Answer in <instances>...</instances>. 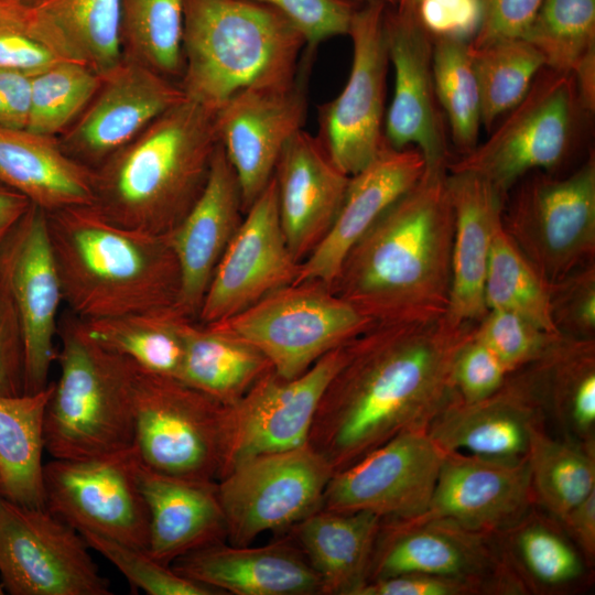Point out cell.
<instances>
[{
	"instance_id": "cell-1",
	"label": "cell",
	"mask_w": 595,
	"mask_h": 595,
	"mask_svg": "<svg viewBox=\"0 0 595 595\" xmlns=\"http://www.w3.org/2000/svg\"><path fill=\"white\" fill-rule=\"evenodd\" d=\"M474 327L454 325L445 314L374 324L349 342L307 443L336 473L401 432L428 430L458 397L454 364Z\"/></svg>"
},
{
	"instance_id": "cell-2",
	"label": "cell",
	"mask_w": 595,
	"mask_h": 595,
	"mask_svg": "<svg viewBox=\"0 0 595 595\" xmlns=\"http://www.w3.org/2000/svg\"><path fill=\"white\" fill-rule=\"evenodd\" d=\"M447 170H425L347 253L328 289L375 323L446 313L454 213Z\"/></svg>"
},
{
	"instance_id": "cell-3",
	"label": "cell",
	"mask_w": 595,
	"mask_h": 595,
	"mask_svg": "<svg viewBox=\"0 0 595 595\" xmlns=\"http://www.w3.org/2000/svg\"><path fill=\"white\" fill-rule=\"evenodd\" d=\"M63 303L84 322L176 306L180 270L169 235L120 226L94 205L47 213Z\"/></svg>"
},
{
	"instance_id": "cell-4",
	"label": "cell",
	"mask_w": 595,
	"mask_h": 595,
	"mask_svg": "<svg viewBox=\"0 0 595 595\" xmlns=\"http://www.w3.org/2000/svg\"><path fill=\"white\" fill-rule=\"evenodd\" d=\"M215 115L188 99L95 170L94 206L111 221L169 235L201 195L218 145Z\"/></svg>"
},
{
	"instance_id": "cell-5",
	"label": "cell",
	"mask_w": 595,
	"mask_h": 595,
	"mask_svg": "<svg viewBox=\"0 0 595 595\" xmlns=\"http://www.w3.org/2000/svg\"><path fill=\"white\" fill-rule=\"evenodd\" d=\"M306 41L273 8L252 0H184L181 88L216 112L237 93L292 82Z\"/></svg>"
},
{
	"instance_id": "cell-6",
	"label": "cell",
	"mask_w": 595,
	"mask_h": 595,
	"mask_svg": "<svg viewBox=\"0 0 595 595\" xmlns=\"http://www.w3.org/2000/svg\"><path fill=\"white\" fill-rule=\"evenodd\" d=\"M61 372L44 420L53 458L88 459L133 446V394L139 366L88 336L69 313L58 325Z\"/></svg>"
},
{
	"instance_id": "cell-7",
	"label": "cell",
	"mask_w": 595,
	"mask_h": 595,
	"mask_svg": "<svg viewBox=\"0 0 595 595\" xmlns=\"http://www.w3.org/2000/svg\"><path fill=\"white\" fill-rule=\"evenodd\" d=\"M374 324L326 284L310 281L281 288L209 326L251 345L277 375L291 379Z\"/></svg>"
},
{
	"instance_id": "cell-8",
	"label": "cell",
	"mask_w": 595,
	"mask_h": 595,
	"mask_svg": "<svg viewBox=\"0 0 595 595\" xmlns=\"http://www.w3.org/2000/svg\"><path fill=\"white\" fill-rule=\"evenodd\" d=\"M133 448L155 472L218 482L224 463L225 404L180 379L139 368Z\"/></svg>"
},
{
	"instance_id": "cell-9",
	"label": "cell",
	"mask_w": 595,
	"mask_h": 595,
	"mask_svg": "<svg viewBox=\"0 0 595 595\" xmlns=\"http://www.w3.org/2000/svg\"><path fill=\"white\" fill-rule=\"evenodd\" d=\"M502 227L542 279L553 284L594 261L595 158L571 175L544 172L527 176L508 209Z\"/></svg>"
},
{
	"instance_id": "cell-10",
	"label": "cell",
	"mask_w": 595,
	"mask_h": 595,
	"mask_svg": "<svg viewBox=\"0 0 595 595\" xmlns=\"http://www.w3.org/2000/svg\"><path fill=\"white\" fill-rule=\"evenodd\" d=\"M577 110L582 109L573 75L547 68L489 138L450 162L447 171L478 174L506 196L529 172L549 171L561 163L571 145Z\"/></svg>"
},
{
	"instance_id": "cell-11",
	"label": "cell",
	"mask_w": 595,
	"mask_h": 595,
	"mask_svg": "<svg viewBox=\"0 0 595 595\" xmlns=\"http://www.w3.org/2000/svg\"><path fill=\"white\" fill-rule=\"evenodd\" d=\"M333 474L309 443L237 464L217 482L226 541L249 545L264 532L289 530L321 509Z\"/></svg>"
},
{
	"instance_id": "cell-12",
	"label": "cell",
	"mask_w": 595,
	"mask_h": 595,
	"mask_svg": "<svg viewBox=\"0 0 595 595\" xmlns=\"http://www.w3.org/2000/svg\"><path fill=\"white\" fill-rule=\"evenodd\" d=\"M73 527L46 507L0 497V578L12 595H110V582Z\"/></svg>"
},
{
	"instance_id": "cell-13",
	"label": "cell",
	"mask_w": 595,
	"mask_h": 595,
	"mask_svg": "<svg viewBox=\"0 0 595 595\" xmlns=\"http://www.w3.org/2000/svg\"><path fill=\"white\" fill-rule=\"evenodd\" d=\"M402 574L461 580L480 594H526L494 533L442 519H382L367 583Z\"/></svg>"
},
{
	"instance_id": "cell-14",
	"label": "cell",
	"mask_w": 595,
	"mask_h": 595,
	"mask_svg": "<svg viewBox=\"0 0 595 595\" xmlns=\"http://www.w3.org/2000/svg\"><path fill=\"white\" fill-rule=\"evenodd\" d=\"M132 447L88 459L44 465L45 507L78 532L147 550L149 511Z\"/></svg>"
},
{
	"instance_id": "cell-15",
	"label": "cell",
	"mask_w": 595,
	"mask_h": 595,
	"mask_svg": "<svg viewBox=\"0 0 595 595\" xmlns=\"http://www.w3.org/2000/svg\"><path fill=\"white\" fill-rule=\"evenodd\" d=\"M386 7L365 2L356 8L348 32L353 43L349 76L343 90L318 108L316 137L335 165L349 176L369 164L386 142Z\"/></svg>"
},
{
	"instance_id": "cell-16",
	"label": "cell",
	"mask_w": 595,
	"mask_h": 595,
	"mask_svg": "<svg viewBox=\"0 0 595 595\" xmlns=\"http://www.w3.org/2000/svg\"><path fill=\"white\" fill-rule=\"evenodd\" d=\"M348 345L349 342L328 351L291 379L280 377L271 368L239 400L225 405L220 478L242 461L307 443L320 401L344 365Z\"/></svg>"
},
{
	"instance_id": "cell-17",
	"label": "cell",
	"mask_w": 595,
	"mask_h": 595,
	"mask_svg": "<svg viewBox=\"0 0 595 595\" xmlns=\"http://www.w3.org/2000/svg\"><path fill=\"white\" fill-rule=\"evenodd\" d=\"M0 285L8 295L23 346V393L48 386L57 359L61 282L47 228V213L32 204L0 251Z\"/></svg>"
},
{
	"instance_id": "cell-18",
	"label": "cell",
	"mask_w": 595,
	"mask_h": 595,
	"mask_svg": "<svg viewBox=\"0 0 595 595\" xmlns=\"http://www.w3.org/2000/svg\"><path fill=\"white\" fill-rule=\"evenodd\" d=\"M314 56L315 48L306 47L292 82L244 89L216 111L218 142L237 175L244 213L271 181L284 145L303 129Z\"/></svg>"
},
{
	"instance_id": "cell-19",
	"label": "cell",
	"mask_w": 595,
	"mask_h": 595,
	"mask_svg": "<svg viewBox=\"0 0 595 595\" xmlns=\"http://www.w3.org/2000/svg\"><path fill=\"white\" fill-rule=\"evenodd\" d=\"M445 452L425 429L404 431L331 477L322 509L411 520L429 508Z\"/></svg>"
},
{
	"instance_id": "cell-20",
	"label": "cell",
	"mask_w": 595,
	"mask_h": 595,
	"mask_svg": "<svg viewBox=\"0 0 595 595\" xmlns=\"http://www.w3.org/2000/svg\"><path fill=\"white\" fill-rule=\"evenodd\" d=\"M299 268L281 227L272 176L245 212L220 258L196 322L209 325L240 313L268 294L293 284Z\"/></svg>"
},
{
	"instance_id": "cell-21",
	"label": "cell",
	"mask_w": 595,
	"mask_h": 595,
	"mask_svg": "<svg viewBox=\"0 0 595 595\" xmlns=\"http://www.w3.org/2000/svg\"><path fill=\"white\" fill-rule=\"evenodd\" d=\"M185 99L181 86L171 78L122 54L113 67L101 74L97 93L61 144L80 163L99 166Z\"/></svg>"
},
{
	"instance_id": "cell-22",
	"label": "cell",
	"mask_w": 595,
	"mask_h": 595,
	"mask_svg": "<svg viewBox=\"0 0 595 595\" xmlns=\"http://www.w3.org/2000/svg\"><path fill=\"white\" fill-rule=\"evenodd\" d=\"M383 32L389 64L394 72L393 95L385 117V140L394 149H418L425 170H447L444 115L433 79V41L391 7H386L383 12Z\"/></svg>"
},
{
	"instance_id": "cell-23",
	"label": "cell",
	"mask_w": 595,
	"mask_h": 595,
	"mask_svg": "<svg viewBox=\"0 0 595 595\" xmlns=\"http://www.w3.org/2000/svg\"><path fill=\"white\" fill-rule=\"evenodd\" d=\"M534 506L527 457L445 452L429 508L414 520L442 519L472 531L497 533Z\"/></svg>"
},
{
	"instance_id": "cell-24",
	"label": "cell",
	"mask_w": 595,
	"mask_h": 595,
	"mask_svg": "<svg viewBox=\"0 0 595 595\" xmlns=\"http://www.w3.org/2000/svg\"><path fill=\"white\" fill-rule=\"evenodd\" d=\"M545 407L533 364L509 374L491 396L458 397L430 423L428 433L444 452L500 459L526 457L532 426L544 423Z\"/></svg>"
},
{
	"instance_id": "cell-25",
	"label": "cell",
	"mask_w": 595,
	"mask_h": 595,
	"mask_svg": "<svg viewBox=\"0 0 595 595\" xmlns=\"http://www.w3.org/2000/svg\"><path fill=\"white\" fill-rule=\"evenodd\" d=\"M244 214L237 175L218 143L201 195L169 234L180 270L176 307L187 317L197 320L215 269Z\"/></svg>"
},
{
	"instance_id": "cell-26",
	"label": "cell",
	"mask_w": 595,
	"mask_h": 595,
	"mask_svg": "<svg viewBox=\"0 0 595 595\" xmlns=\"http://www.w3.org/2000/svg\"><path fill=\"white\" fill-rule=\"evenodd\" d=\"M273 177L285 241L301 264L332 227L350 176L335 165L317 137L302 129L284 145Z\"/></svg>"
},
{
	"instance_id": "cell-27",
	"label": "cell",
	"mask_w": 595,
	"mask_h": 595,
	"mask_svg": "<svg viewBox=\"0 0 595 595\" xmlns=\"http://www.w3.org/2000/svg\"><path fill=\"white\" fill-rule=\"evenodd\" d=\"M424 171L425 163L418 149H394L385 142L370 163L349 177L332 227L300 264L294 283L315 281L329 285L355 244Z\"/></svg>"
},
{
	"instance_id": "cell-28",
	"label": "cell",
	"mask_w": 595,
	"mask_h": 595,
	"mask_svg": "<svg viewBox=\"0 0 595 595\" xmlns=\"http://www.w3.org/2000/svg\"><path fill=\"white\" fill-rule=\"evenodd\" d=\"M171 566L220 595H322L320 576L290 536L260 547L213 543Z\"/></svg>"
},
{
	"instance_id": "cell-29",
	"label": "cell",
	"mask_w": 595,
	"mask_h": 595,
	"mask_svg": "<svg viewBox=\"0 0 595 595\" xmlns=\"http://www.w3.org/2000/svg\"><path fill=\"white\" fill-rule=\"evenodd\" d=\"M454 213L451 286L445 316L454 325L476 324L486 314L485 280L494 234L505 197L483 176L447 172Z\"/></svg>"
},
{
	"instance_id": "cell-30",
	"label": "cell",
	"mask_w": 595,
	"mask_h": 595,
	"mask_svg": "<svg viewBox=\"0 0 595 595\" xmlns=\"http://www.w3.org/2000/svg\"><path fill=\"white\" fill-rule=\"evenodd\" d=\"M139 486L149 511L147 551L171 565L196 549L226 541L217 482L170 476L139 464Z\"/></svg>"
},
{
	"instance_id": "cell-31",
	"label": "cell",
	"mask_w": 595,
	"mask_h": 595,
	"mask_svg": "<svg viewBox=\"0 0 595 595\" xmlns=\"http://www.w3.org/2000/svg\"><path fill=\"white\" fill-rule=\"evenodd\" d=\"M0 183L46 213L93 205L95 170L72 158L55 137L0 126Z\"/></svg>"
},
{
	"instance_id": "cell-32",
	"label": "cell",
	"mask_w": 595,
	"mask_h": 595,
	"mask_svg": "<svg viewBox=\"0 0 595 595\" xmlns=\"http://www.w3.org/2000/svg\"><path fill=\"white\" fill-rule=\"evenodd\" d=\"M381 521L368 511L321 508L289 529L320 576L322 595H357L367 583Z\"/></svg>"
},
{
	"instance_id": "cell-33",
	"label": "cell",
	"mask_w": 595,
	"mask_h": 595,
	"mask_svg": "<svg viewBox=\"0 0 595 595\" xmlns=\"http://www.w3.org/2000/svg\"><path fill=\"white\" fill-rule=\"evenodd\" d=\"M526 594L573 589L589 566L558 519L533 507L507 529L494 533Z\"/></svg>"
},
{
	"instance_id": "cell-34",
	"label": "cell",
	"mask_w": 595,
	"mask_h": 595,
	"mask_svg": "<svg viewBox=\"0 0 595 595\" xmlns=\"http://www.w3.org/2000/svg\"><path fill=\"white\" fill-rule=\"evenodd\" d=\"M533 365L545 412L565 439L595 450V339L558 334Z\"/></svg>"
},
{
	"instance_id": "cell-35",
	"label": "cell",
	"mask_w": 595,
	"mask_h": 595,
	"mask_svg": "<svg viewBox=\"0 0 595 595\" xmlns=\"http://www.w3.org/2000/svg\"><path fill=\"white\" fill-rule=\"evenodd\" d=\"M53 382L34 393L0 394L1 496L28 507H45L44 420Z\"/></svg>"
},
{
	"instance_id": "cell-36",
	"label": "cell",
	"mask_w": 595,
	"mask_h": 595,
	"mask_svg": "<svg viewBox=\"0 0 595 595\" xmlns=\"http://www.w3.org/2000/svg\"><path fill=\"white\" fill-rule=\"evenodd\" d=\"M120 9L121 0H39L32 22L64 54L101 75L122 57Z\"/></svg>"
},
{
	"instance_id": "cell-37",
	"label": "cell",
	"mask_w": 595,
	"mask_h": 595,
	"mask_svg": "<svg viewBox=\"0 0 595 595\" xmlns=\"http://www.w3.org/2000/svg\"><path fill=\"white\" fill-rule=\"evenodd\" d=\"M181 378L225 405L239 400L271 365L255 347L209 325L184 327Z\"/></svg>"
},
{
	"instance_id": "cell-38",
	"label": "cell",
	"mask_w": 595,
	"mask_h": 595,
	"mask_svg": "<svg viewBox=\"0 0 595 595\" xmlns=\"http://www.w3.org/2000/svg\"><path fill=\"white\" fill-rule=\"evenodd\" d=\"M188 321L194 320L173 305L82 324L96 343L142 370L180 379Z\"/></svg>"
},
{
	"instance_id": "cell-39",
	"label": "cell",
	"mask_w": 595,
	"mask_h": 595,
	"mask_svg": "<svg viewBox=\"0 0 595 595\" xmlns=\"http://www.w3.org/2000/svg\"><path fill=\"white\" fill-rule=\"evenodd\" d=\"M536 505L555 519L595 491V450L532 426L526 454Z\"/></svg>"
},
{
	"instance_id": "cell-40",
	"label": "cell",
	"mask_w": 595,
	"mask_h": 595,
	"mask_svg": "<svg viewBox=\"0 0 595 595\" xmlns=\"http://www.w3.org/2000/svg\"><path fill=\"white\" fill-rule=\"evenodd\" d=\"M470 53L479 89L482 125L490 130L502 113L524 98L545 63L524 37L470 46Z\"/></svg>"
},
{
	"instance_id": "cell-41",
	"label": "cell",
	"mask_w": 595,
	"mask_h": 595,
	"mask_svg": "<svg viewBox=\"0 0 595 595\" xmlns=\"http://www.w3.org/2000/svg\"><path fill=\"white\" fill-rule=\"evenodd\" d=\"M184 0H121L122 54L171 78L183 72Z\"/></svg>"
},
{
	"instance_id": "cell-42",
	"label": "cell",
	"mask_w": 595,
	"mask_h": 595,
	"mask_svg": "<svg viewBox=\"0 0 595 595\" xmlns=\"http://www.w3.org/2000/svg\"><path fill=\"white\" fill-rule=\"evenodd\" d=\"M485 302L487 310L516 313L548 333L559 334L551 318L549 284L505 231L502 220L491 241Z\"/></svg>"
},
{
	"instance_id": "cell-43",
	"label": "cell",
	"mask_w": 595,
	"mask_h": 595,
	"mask_svg": "<svg viewBox=\"0 0 595 595\" xmlns=\"http://www.w3.org/2000/svg\"><path fill=\"white\" fill-rule=\"evenodd\" d=\"M432 67L437 101L447 119L452 140L464 155L477 145L482 126L470 43L457 40L433 42Z\"/></svg>"
},
{
	"instance_id": "cell-44",
	"label": "cell",
	"mask_w": 595,
	"mask_h": 595,
	"mask_svg": "<svg viewBox=\"0 0 595 595\" xmlns=\"http://www.w3.org/2000/svg\"><path fill=\"white\" fill-rule=\"evenodd\" d=\"M522 37L541 53L547 68L572 75L595 53V0H542Z\"/></svg>"
},
{
	"instance_id": "cell-45",
	"label": "cell",
	"mask_w": 595,
	"mask_h": 595,
	"mask_svg": "<svg viewBox=\"0 0 595 595\" xmlns=\"http://www.w3.org/2000/svg\"><path fill=\"white\" fill-rule=\"evenodd\" d=\"M101 75L84 62L66 60L31 76L26 129L51 137L66 130L84 111Z\"/></svg>"
},
{
	"instance_id": "cell-46",
	"label": "cell",
	"mask_w": 595,
	"mask_h": 595,
	"mask_svg": "<svg viewBox=\"0 0 595 595\" xmlns=\"http://www.w3.org/2000/svg\"><path fill=\"white\" fill-rule=\"evenodd\" d=\"M79 533L88 547L111 562L131 585L149 595H220L212 587L182 576L144 549L87 531Z\"/></svg>"
},
{
	"instance_id": "cell-47",
	"label": "cell",
	"mask_w": 595,
	"mask_h": 595,
	"mask_svg": "<svg viewBox=\"0 0 595 595\" xmlns=\"http://www.w3.org/2000/svg\"><path fill=\"white\" fill-rule=\"evenodd\" d=\"M474 335L501 361L509 374L542 357L558 334L504 310H488L475 324Z\"/></svg>"
},
{
	"instance_id": "cell-48",
	"label": "cell",
	"mask_w": 595,
	"mask_h": 595,
	"mask_svg": "<svg viewBox=\"0 0 595 595\" xmlns=\"http://www.w3.org/2000/svg\"><path fill=\"white\" fill-rule=\"evenodd\" d=\"M391 8L433 42L472 43L482 24L484 4L483 0H393Z\"/></svg>"
},
{
	"instance_id": "cell-49",
	"label": "cell",
	"mask_w": 595,
	"mask_h": 595,
	"mask_svg": "<svg viewBox=\"0 0 595 595\" xmlns=\"http://www.w3.org/2000/svg\"><path fill=\"white\" fill-rule=\"evenodd\" d=\"M550 312L559 334L595 336V263L591 261L549 285Z\"/></svg>"
},
{
	"instance_id": "cell-50",
	"label": "cell",
	"mask_w": 595,
	"mask_h": 595,
	"mask_svg": "<svg viewBox=\"0 0 595 595\" xmlns=\"http://www.w3.org/2000/svg\"><path fill=\"white\" fill-rule=\"evenodd\" d=\"M286 18L304 36L306 47L348 35L357 6L351 0H252Z\"/></svg>"
},
{
	"instance_id": "cell-51",
	"label": "cell",
	"mask_w": 595,
	"mask_h": 595,
	"mask_svg": "<svg viewBox=\"0 0 595 595\" xmlns=\"http://www.w3.org/2000/svg\"><path fill=\"white\" fill-rule=\"evenodd\" d=\"M31 15L30 9L23 18L0 19V71L33 76L58 62L74 60L33 30Z\"/></svg>"
},
{
	"instance_id": "cell-52",
	"label": "cell",
	"mask_w": 595,
	"mask_h": 595,
	"mask_svg": "<svg viewBox=\"0 0 595 595\" xmlns=\"http://www.w3.org/2000/svg\"><path fill=\"white\" fill-rule=\"evenodd\" d=\"M509 376L496 355L475 335L461 347L454 364V383L458 398L476 402L495 393Z\"/></svg>"
},
{
	"instance_id": "cell-53",
	"label": "cell",
	"mask_w": 595,
	"mask_h": 595,
	"mask_svg": "<svg viewBox=\"0 0 595 595\" xmlns=\"http://www.w3.org/2000/svg\"><path fill=\"white\" fill-rule=\"evenodd\" d=\"M542 0H483V20L472 47L509 37H522Z\"/></svg>"
},
{
	"instance_id": "cell-54",
	"label": "cell",
	"mask_w": 595,
	"mask_h": 595,
	"mask_svg": "<svg viewBox=\"0 0 595 595\" xmlns=\"http://www.w3.org/2000/svg\"><path fill=\"white\" fill-rule=\"evenodd\" d=\"M23 393V346L13 306L0 285V394Z\"/></svg>"
},
{
	"instance_id": "cell-55",
	"label": "cell",
	"mask_w": 595,
	"mask_h": 595,
	"mask_svg": "<svg viewBox=\"0 0 595 595\" xmlns=\"http://www.w3.org/2000/svg\"><path fill=\"white\" fill-rule=\"evenodd\" d=\"M479 591L461 580L402 574L366 583L357 595H475Z\"/></svg>"
},
{
	"instance_id": "cell-56",
	"label": "cell",
	"mask_w": 595,
	"mask_h": 595,
	"mask_svg": "<svg viewBox=\"0 0 595 595\" xmlns=\"http://www.w3.org/2000/svg\"><path fill=\"white\" fill-rule=\"evenodd\" d=\"M31 102V76L0 71V126L26 128Z\"/></svg>"
},
{
	"instance_id": "cell-57",
	"label": "cell",
	"mask_w": 595,
	"mask_h": 595,
	"mask_svg": "<svg viewBox=\"0 0 595 595\" xmlns=\"http://www.w3.org/2000/svg\"><path fill=\"white\" fill-rule=\"evenodd\" d=\"M563 530L573 541L588 565L595 559V491L559 519Z\"/></svg>"
},
{
	"instance_id": "cell-58",
	"label": "cell",
	"mask_w": 595,
	"mask_h": 595,
	"mask_svg": "<svg viewBox=\"0 0 595 595\" xmlns=\"http://www.w3.org/2000/svg\"><path fill=\"white\" fill-rule=\"evenodd\" d=\"M31 205L24 195L0 183V251Z\"/></svg>"
},
{
	"instance_id": "cell-59",
	"label": "cell",
	"mask_w": 595,
	"mask_h": 595,
	"mask_svg": "<svg viewBox=\"0 0 595 595\" xmlns=\"http://www.w3.org/2000/svg\"><path fill=\"white\" fill-rule=\"evenodd\" d=\"M29 9L18 7H0V19H19L26 15Z\"/></svg>"
},
{
	"instance_id": "cell-60",
	"label": "cell",
	"mask_w": 595,
	"mask_h": 595,
	"mask_svg": "<svg viewBox=\"0 0 595 595\" xmlns=\"http://www.w3.org/2000/svg\"><path fill=\"white\" fill-rule=\"evenodd\" d=\"M39 0H0V7H18L33 9Z\"/></svg>"
},
{
	"instance_id": "cell-61",
	"label": "cell",
	"mask_w": 595,
	"mask_h": 595,
	"mask_svg": "<svg viewBox=\"0 0 595 595\" xmlns=\"http://www.w3.org/2000/svg\"><path fill=\"white\" fill-rule=\"evenodd\" d=\"M364 2H377V3H382L387 7H391L393 3V0H364Z\"/></svg>"
},
{
	"instance_id": "cell-62",
	"label": "cell",
	"mask_w": 595,
	"mask_h": 595,
	"mask_svg": "<svg viewBox=\"0 0 595 595\" xmlns=\"http://www.w3.org/2000/svg\"><path fill=\"white\" fill-rule=\"evenodd\" d=\"M6 589H4V586H3V583L0 578V595L4 594Z\"/></svg>"
},
{
	"instance_id": "cell-63",
	"label": "cell",
	"mask_w": 595,
	"mask_h": 595,
	"mask_svg": "<svg viewBox=\"0 0 595 595\" xmlns=\"http://www.w3.org/2000/svg\"><path fill=\"white\" fill-rule=\"evenodd\" d=\"M0 497H2V496H1V478H0Z\"/></svg>"
}]
</instances>
